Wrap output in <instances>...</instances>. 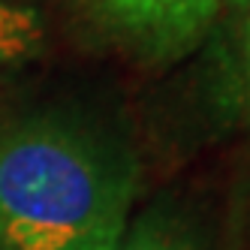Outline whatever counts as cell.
I'll use <instances>...</instances> for the list:
<instances>
[{
    "mask_svg": "<svg viewBox=\"0 0 250 250\" xmlns=\"http://www.w3.org/2000/svg\"><path fill=\"white\" fill-rule=\"evenodd\" d=\"M223 3H232V6H238V9L250 12V0H223Z\"/></svg>",
    "mask_w": 250,
    "mask_h": 250,
    "instance_id": "obj_5",
    "label": "cell"
},
{
    "mask_svg": "<svg viewBox=\"0 0 250 250\" xmlns=\"http://www.w3.org/2000/svg\"><path fill=\"white\" fill-rule=\"evenodd\" d=\"M241 69H244V84H247V97H250V12L244 21V33H241Z\"/></svg>",
    "mask_w": 250,
    "mask_h": 250,
    "instance_id": "obj_4",
    "label": "cell"
},
{
    "mask_svg": "<svg viewBox=\"0 0 250 250\" xmlns=\"http://www.w3.org/2000/svg\"><path fill=\"white\" fill-rule=\"evenodd\" d=\"M115 250H196V247L184 238L172 235V232H166V229L142 226L130 238H121V244Z\"/></svg>",
    "mask_w": 250,
    "mask_h": 250,
    "instance_id": "obj_3",
    "label": "cell"
},
{
    "mask_svg": "<svg viewBox=\"0 0 250 250\" xmlns=\"http://www.w3.org/2000/svg\"><path fill=\"white\" fill-rule=\"evenodd\" d=\"M133 196L130 154L84 124L0 130V250H115Z\"/></svg>",
    "mask_w": 250,
    "mask_h": 250,
    "instance_id": "obj_1",
    "label": "cell"
},
{
    "mask_svg": "<svg viewBox=\"0 0 250 250\" xmlns=\"http://www.w3.org/2000/svg\"><path fill=\"white\" fill-rule=\"evenodd\" d=\"M100 19L154 58H175L202 40L223 0H87Z\"/></svg>",
    "mask_w": 250,
    "mask_h": 250,
    "instance_id": "obj_2",
    "label": "cell"
}]
</instances>
